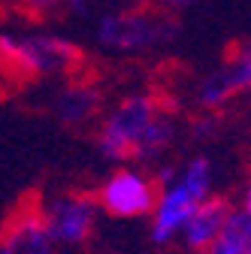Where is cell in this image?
I'll list each match as a JSON object with an SVG mask.
<instances>
[{
    "label": "cell",
    "instance_id": "cell-1",
    "mask_svg": "<svg viewBox=\"0 0 251 254\" xmlns=\"http://www.w3.org/2000/svg\"><path fill=\"white\" fill-rule=\"evenodd\" d=\"M179 115L158 91H130L103 106L94 139L112 164H158L179 142Z\"/></svg>",
    "mask_w": 251,
    "mask_h": 254
},
{
    "label": "cell",
    "instance_id": "cell-2",
    "mask_svg": "<svg viewBox=\"0 0 251 254\" xmlns=\"http://www.w3.org/2000/svg\"><path fill=\"white\" fill-rule=\"evenodd\" d=\"M82 46L49 24L0 27V76L15 85L61 82L82 73Z\"/></svg>",
    "mask_w": 251,
    "mask_h": 254
},
{
    "label": "cell",
    "instance_id": "cell-3",
    "mask_svg": "<svg viewBox=\"0 0 251 254\" xmlns=\"http://www.w3.org/2000/svg\"><path fill=\"white\" fill-rule=\"evenodd\" d=\"M91 43L97 52L109 58H154L176 46L179 40V21L176 12H164L148 3H133L127 9L109 12L97 18L91 27Z\"/></svg>",
    "mask_w": 251,
    "mask_h": 254
},
{
    "label": "cell",
    "instance_id": "cell-4",
    "mask_svg": "<svg viewBox=\"0 0 251 254\" xmlns=\"http://www.w3.org/2000/svg\"><path fill=\"white\" fill-rule=\"evenodd\" d=\"M215 188V170L206 154L185 157L179 167L158 173V200L148 215V233L154 245H170L179 239L182 224Z\"/></svg>",
    "mask_w": 251,
    "mask_h": 254
},
{
    "label": "cell",
    "instance_id": "cell-5",
    "mask_svg": "<svg viewBox=\"0 0 251 254\" xmlns=\"http://www.w3.org/2000/svg\"><path fill=\"white\" fill-rule=\"evenodd\" d=\"M103 215L115 221L148 218L158 200V176L139 164H118L94 190Z\"/></svg>",
    "mask_w": 251,
    "mask_h": 254
},
{
    "label": "cell",
    "instance_id": "cell-6",
    "mask_svg": "<svg viewBox=\"0 0 251 254\" xmlns=\"http://www.w3.org/2000/svg\"><path fill=\"white\" fill-rule=\"evenodd\" d=\"M40 215L58 248H79L97 230L100 206L97 197L85 190H61L40 203Z\"/></svg>",
    "mask_w": 251,
    "mask_h": 254
},
{
    "label": "cell",
    "instance_id": "cell-7",
    "mask_svg": "<svg viewBox=\"0 0 251 254\" xmlns=\"http://www.w3.org/2000/svg\"><path fill=\"white\" fill-rule=\"evenodd\" d=\"M103 91L94 85L91 79L70 76L52 82V94H49V112L58 124L70 127V130H85V127H94L103 112Z\"/></svg>",
    "mask_w": 251,
    "mask_h": 254
},
{
    "label": "cell",
    "instance_id": "cell-8",
    "mask_svg": "<svg viewBox=\"0 0 251 254\" xmlns=\"http://www.w3.org/2000/svg\"><path fill=\"white\" fill-rule=\"evenodd\" d=\"M0 254H58V245L40 215V203H24L9 212L0 224Z\"/></svg>",
    "mask_w": 251,
    "mask_h": 254
},
{
    "label": "cell",
    "instance_id": "cell-9",
    "mask_svg": "<svg viewBox=\"0 0 251 254\" xmlns=\"http://www.w3.org/2000/svg\"><path fill=\"white\" fill-rule=\"evenodd\" d=\"M236 206L227 200V197H218L215 190L212 194L188 215V221L182 224V230H179V242L188 248V251H203L218 233H221V227L227 224V218H230V212H233Z\"/></svg>",
    "mask_w": 251,
    "mask_h": 254
},
{
    "label": "cell",
    "instance_id": "cell-10",
    "mask_svg": "<svg viewBox=\"0 0 251 254\" xmlns=\"http://www.w3.org/2000/svg\"><path fill=\"white\" fill-rule=\"evenodd\" d=\"M248 251H251V215L233 209L221 233L197 254H248Z\"/></svg>",
    "mask_w": 251,
    "mask_h": 254
},
{
    "label": "cell",
    "instance_id": "cell-11",
    "mask_svg": "<svg viewBox=\"0 0 251 254\" xmlns=\"http://www.w3.org/2000/svg\"><path fill=\"white\" fill-rule=\"evenodd\" d=\"M218 70L224 73L230 91L236 94V100L245 97V94H251V37L239 40L233 46V52L218 64Z\"/></svg>",
    "mask_w": 251,
    "mask_h": 254
},
{
    "label": "cell",
    "instance_id": "cell-12",
    "mask_svg": "<svg viewBox=\"0 0 251 254\" xmlns=\"http://www.w3.org/2000/svg\"><path fill=\"white\" fill-rule=\"evenodd\" d=\"M139 3V0H64V12L73 18V21H82V24H94L97 18L109 15V12H118V9H127Z\"/></svg>",
    "mask_w": 251,
    "mask_h": 254
},
{
    "label": "cell",
    "instance_id": "cell-13",
    "mask_svg": "<svg viewBox=\"0 0 251 254\" xmlns=\"http://www.w3.org/2000/svg\"><path fill=\"white\" fill-rule=\"evenodd\" d=\"M21 12L30 18V21H40L46 24L49 18H55L58 12H64V0H18Z\"/></svg>",
    "mask_w": 251,
    "mask_h": 254
},
{
    "label": "cell",
    "instance_id": "cell-14",
    "mask_svg": "<svg viewBox=\"0 0 251 254\" xmlns=\"http://www.w3.org/2000/svg\"><path fill=\"white\" fill-rule=\"evenodd\" d=\"M142 3H148V6H158V9H164V12H182V9H188L194 3V0H142Z\"/></svg>",
    "mask_w": 251,
    "mask_h": 254
},
{
    "label": "cell",
    "instance_id": "cell-15",
    "mask_svg": "<svg viewBox=\"0 0 251 254\" xmlns=\"http://www.w3.org/2000/svg\"><path fill=\"white\" fill-rule=\"evenodd\" d=\"M236 209H242V212L251 215V173H248V179H245V185H242V194H239V206H236Z\"/></svg>",
    "mask_w": 251,
    "mask_h": 254
},
{
    "label": "cell",
    "instance_id": "cell-16",
    "mask_svg": "<svg viewBox=\"0 0 251 254\" xmlns=\"http://www.w3.org/2000/svg\"><path fill=\"white\" fill-rule=\"evenodd\" d=\"M248 254H251V251H248Z\"/></svg>",
    "mask_w": 251,
    "mask_h": 254
}]
</instances>
